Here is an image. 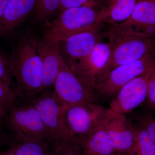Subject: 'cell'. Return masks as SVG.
<instances>
[{"mask_svg":"<svg viewBox=\"0 0 155 155\" xmlns=\"http://www.w3.org/2000/svg\"><path fill=\"white\" fill-rule=\"evenodd\" d=\"M7 110L0 106V146L4 142V120L7 113Z\"/></svg>","mask_w":155,"mask_h":155,"instance_id":"obj_27","label":"cell"},{"mask_svg":"<svg viewBox=\"0 0 155 155\" xmlns=\"http://www.w3.org/2000/svg\"><path fill=\"white\" fill-rule=\"evenodd\" d=\"M4 142L16 155H54V142L14 136L5 132Z\"/></svg>","mask_w":155,"mask_h":155,"instance_id":"obj_17","label":"cell"},{"mask_svg":"<svg viewBox=\"0 0 155 155\" xmlns=\"http://www.w3.org/2000/svg\"><path fill=\"white\" fill-rule=\"evenodd\" d=\"M54 155H84L77 145L72 141L54 142Z\"/></svg>","mask_w":155,"mask_h":155,"instance_id":"obj_22","label":"cell"},{"mask_svg":"<svg viewBox=\"0 0 155 155\" xmlns=\"http://www.w3.org/2000/svg\"><path fill=\"white\" fill-rule=\"evenodd\" d=\"M36 0H11L0 20V37L9 36L35 8Z\"/></svg>","mask_w":155,"mask_h":155,"instance_id":"obj_16","label":"cell"},{"mask_svg":"<svg viewBox=\"0 0 155 155\" xmlns=\"http://www.w3.org/2000/svg\"><path fill=\"white\" fill-rule=\"evenodd\" d=\"M114 155H128L124 153H120V152H116V153Z\"/></svg>","mask_w":155,"mask_h":155,"instance_id":"obj_30","label":"cell"},{"mask_svg":"<svg viewBox=\"0 0 155 155\" xmlns=\"http://www.w3.org/2000/svg\"><path fill=\"white\" fill-rule=\"evenodd\" d=\"M107 109L94 103L66 107L65 119L72 139L87 134L97 127Z\"/></svg>","mask_w":155,"mask_h":155,"instance_id":"obj_9","label":"cell"},{"mask_svg":"<svg viewBox=\"0 0 155 155\" xmlns=\"http://www.w3.org/2000/svg\"><path fill=\"white\" fill-rule=\"evenodd\" d=\"M13 78L11 58L0 51V80L8 82L15 86L13 82Z\"/></svg>","mask_w":155,"mask_h":155,"instance_id":"obj_23","label":"cell"},{"mask_svg":"<svg viewBox=\"0 0 155 155\" xmlns=\"http://www.w3.org/2000/svg\"><path fill=\"white\" fill-rule=\"evenodd\" d=\"M31 103L38 111L54 142L72 140L65 119L66 107L55 99L52 90L43 92Z\"/></svg>","mask_w":155,"mask_h":155,"instance_id":"obj_6","label":"cell"},{"mask_svg":"<svg viewBox=\"0 0 155 155\" xmlns=\"http://www.w3.org/2000/svg\"><path fill=\"white\" fill-rule=\"evenodd\" d=\"M112 52V44L99 41L87 58L72 72L89 90L94 94L98 78L107 64Z\"/></svg>","mask_w":155,"mask_h":155,"instance_id":"obj_11","label":"cell"},{"mask_svg":"<svg viewBox=\"0 0 155 155\" xmlns=\"http://www.w3.org/2000/svg\"><path fill=\"white\" fill-rule=\"evenodd\" d=\"M105 35L112 44V52L100 77L119 66L138 61L155 52V37L127 33L112 27Z\"/></svg>","mask_w":155,"mask_h":155,"instance_id":"obj_2","label":"cell"},{"mask_svg":"<svg viewBox=\"0 0 155 155\" xmlns=\"http://www.w3.org/2000/svg\"><path fill=\"white\" fill-rule=\"evenodd\" d=\"M19 103L21 102L15 86L0 80V106L8 110Z\"/></svg>","mask_w":155,"mask_h":155,"instance_id":"obj_20","label":"cell"},{"mask_svg":"<svg viewBox=\"0 0 155 155\" xmlns=\"http://www.w3.org/2000/svg\"><path fill=\"white\" fill-rule=\"evenodd\" d=\"M150 69L143 75L134 78L121 88L111 99V110L125 115L144 102L147 97Z\"/></svg>","mask_w":155,"mask_h":155,"instance_id":"obj_12","label":"cell"},{"mask_svg":"<svg viewBox=\"0 0 155 155\" xmlns=\"http://www.w3.org/2000/svg\"><path fill=\"white\" fill-rule=\"evenodd\" d=\"M155 64V52L135 62L124 64L101 75L95 88L96 97L112 99L125 84L136 77L143 75Z\"/></svg>","mask_w":155,"mask_h":155,"instance_id":"obj_5","label":"cell"},{"mask_svg":"<svg viewBox=\"0 0 155 155\" xmlns=\"http://www.w3.org/2000/svg\"><path fill=\"white\" fill-rule=\"evenodd\" d=\"M72 141L84 155H114L116 151L107 132L100 125L84 135Z\"/></svg>","mask_w":155,"mask_h":155,"instance_id":"obj_15","label":"cell"},{"mask_svg":"<svg viewBox=\"0 0 155 155\" xmlns=\"http://www.w3.org/2000/svg\"><path fill=\"white\" fill-rule=\"evenodd\" d=\"M0 155H16L14 151L11 148L8 149L0 151Z\"/></svg>","mask_w":155,"mask_h":155,"instance_id":"obj_29","label":"cell"},{"mask_svg":"<svg viewBox=\"0 0 155 155\" xmlns=\"http://www.w3.org/2000/svg\"><path fill=\"white\" fill-rule=\"evenodd\" d=\"M102 20L94 7L83 6L65 9L50 25L44 38L59 41L76 34L99 29Z\"/></svg>","mask_w":155,"mask_h":155,"instance_id":"obj_3","label":"cell"},{"mask_svg":"<svg viewBox=\"0 0 155 155\" xmlns=\"http://www.w3.org/2000/svg\"><path fill=\"white\" fill-rule=\"evenodd\" d=\"M149 107L155 110V64L149 71L147 99Z\"/></svg>","mask_w":155,"mask_h":155,"instance_id":"obj_24","label":"cell"},{"mask_svg":"<svg viewBox=\"0 0 155 155\" xmlns=\"http://www.w3.org/2000/svg\"><path fill=\"white\" fill-rule=\"evenodd\" d=\"M53 96L64 107L84 103H94L96 96L89 90L62 61L54 83Z\"/></svg>","mask_w":155,"mask_h":155,"instance_id":"obj_7","label":"cell"},{"mask_svg":"<svg viewBox=\"0 0 155 155\" xmlns=\"http://www.w3.org/2000/svg\"><path fill=\"white\" fill-rule=\"evenodd\" d=\"M138 0H113L109 9L101 12L102 21H106L111 25L119 24L130 17Z\"/></svg>","mask_w":155,"mask_h":155,"instance_id":"obj_18","label":"cell"},{"mask_svg":"<svg viewBox=\"0 0 155 155\" xmlns=\"http://www.w3.org/2000/svg\"><path fill=\"white\" fill-rule=\"evenodd\" d=\"M110 27L127 33L155 37V0H138L128 19Z\"/></svg>","mask_w":155,"mask_h":155,"instance_id":"obj_13","label":"cell"},{"mask_svg":"<svg viewBox=\"0 0 155 155\" xmlns=\"http://www.w3.org/2000/svg\"><path fill=\"white\" fill-rule=\"evenodd\" d=\"M4 128L8 130L6 133L14 136L54 142L38 111L31 103H19L7 110Z\"/></svg>","mask_w":155,"mask_h":155,"instance_id":"obj_4","label":"cell"},{"mask_svg":"<svg viewBox=\"0 0 155 155\" xmlns=\"http://www.w3.org/2000/svg\"><path fill=\"white\" fill-rule=\"evenodd\" d=\"M42 61L43 71L41 93L51 90L60 72L63 61L59 42L43 39L31 38Z\"/></svg>","mask_w":155,"mask_h":155,"instance_id":"obj_14","label":"cell"},{"mask_svg":"<svg viewBox=\"0 0 155 155\" xmlns=\"http://www.w3.org/2000/svg\"><path fill=\"white\" fill-rule=\"evenodd\" d=\"M97 0H61L59 11L60 12L65 9L73 7L86 6L94 7Z\"/></svg>","mask_w":155,"mask_h":155,"instance_id":"obj_26","label":"cell"},{"mask_svg":"<svg viewBox=\"0 0 155 155\" xmlns=\"http://www.w3.org/2000/svg\"><path fill=\"white\" fill-rule=\"evenodd\" d=\"M133 125L135 139L134 155H155V142L144 127L137 123Z\"/></svg>","mask_w":155,"mask_h":155,"instance_id":"obj_19","label":"cell"},{"mask_svg":"<svg viewBox=\"0 0 155 155\" xmlns=\"http://www.w3.org/2000/svg\"><path fill=\"white\" fill-rule=\"evenodd\" d=\"M100 125L107 132L116 152L134 155L135 139L133 123L125 115L107 108Z\"/></svg>","mask_w":155,"mask_h":155,"instance_id":"obj_8","label":"cell"},{"mask_svg":"<svg viewBox=\"0 0 155 155\" xmlns=\"http://www.w3.org/2000/svg\"><path fill=\"white\" fill-rule=\"evenodd\" d=\"M11 0H0V20Z\"/></svg>","mask_w":155,"mask_h":155,"instance_id":"obj_28","label":"cell"},{"mask_svg":"<svg viewBox=\"0 0 155 155\" xmlns=\"http://www.w3.org/2000/svg\"><path fill=\"white\" fill-rule=\"evenodd\" d=\"M101 38V34L97 29L76 34L58 41L62 59L71 71L87 58Z\"/></svg>","mask_w":155,"mask_h":155,"instance_id":"obj_10","label":"cell"},{"mask_svg":"<svg viewBox=\"0 0 155 155\" xmlns=\"http://www.w3.org/2000/svg\"><path fill=\"white\" fill-rule=\"evenodd\" d=\"M61 0H36L35 17L40 22H45L58 11Z\"/></svg>","mask_w":155,"mask_h":155,"instance_id":"obj_21","label":"cell"},{"mask_svg":"<svg viewBox=\"0 0 155 155\" xmlns=\"http://www.w3.org/2000/svg\"><path fill=\"white\" fill-rule=\"evenodd\" d=\"M137 124L144 127L150 137L155 142V119L151 114L140 117Z\"/></svg>","mask_w":155,"mask_h":155,"instance_id":"obj_25","label":"cell"},{"mask_svg":"<svg viewBox=\"0 0 155 155\" xmlns=\"http://www.w3.org/2000/svg\"><path fill=\"white\" fill-rule=\"evenodd\" d=\"M10 58L19 100L31 103L41 93L43 77L41 59L31 38L18 40L13 45Z\"/></svg>","mask_w":155,"mask_h":155,"instance_id":"obj_1","label":"cell"}]
</instances>
